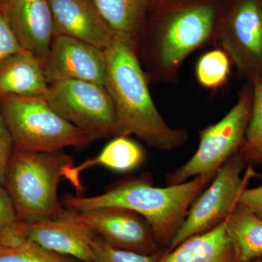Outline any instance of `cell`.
<instances>
[{"label": "cell", "instance_id": "12", "mask_svg": "<svg viewBox=\"0 0 262 262\" xmlns=\"http://www.w3.org/2000/svg\"><path fill=\"white\" fill-rule=\"evenodd\" d=\"M22 222L27 237L48 251L82 262H96L92 244L97 234L73 218L68 210L56 218Z\"/></svg>", "mask_w": 262, "mask_h": 262}, {"label": "cell", "instance_id": "26", "mask_svg": "<svg viewBox=\"0 0 262 262\" xmlns=\"http://www.w3.org/2000/svg\"><path fill=\"white\" fill-rule=\"evenodd\" d=\"M30 241L25 233L22 221L15 220L0 229V246L3 247H20Z\"/></svg>", "mask_w": 262, "mask_h": 262}, {"label": "cell", "instance_id": "30", "mask_svg": "<svg viewBox=\"0 0 262 262\" xmlns=\"http://www.w3.org/2000/svg\"><path fill=\"white\" fill-rule=\"evenodd\" d=\"M258 80L262 84V75H261V77H259V79H258Z\"/></svg>", "mask_w": 262, "mask_h": 262}, {"label": "cell", "instance_id": "14", "mask_svg": "<svg viewBox=\"0 0 262 262\" xmlns=\"http://www.w3.org/2000/svg\"><path fill=\"white\" fill-rule=\"evenodd\" d=\"M0 8L22 48L43 61L55 35L49 0H0Z\"/></svg>", "mask_w": 262, "mask_h": 262}, {"label": "cell", "instance_id": "3", "mask_svg": "<svg viewBox=\"0 0 262 262\" xmlns=\"http://www.w3.org/2000/svg\"><path fill=\"white\" fill-rule=\"evenodd\" d=\"M214 177L199 176L192 180L166 187H155L151 176L124 179L102 194L93 196L65 194L61 203L68 211L80 212L118 207L141 215L148 222L160 248L167 247L175 237L194 200Z\"/></svg>", "mask_w": 262, "mask_h": 262}, {"label": "cell", "instance_id": "17", "mask_svg": "<svg viewBox=\"0 0 262 262\" xmlns=\"http://www.w3.org/2000/svg\"><path fill=\"white\" fill-rule=\"evenodd\" d=\"M103 18L118 35L137 44L153 0H93Z\"/></svg>", "mask_w": 262, "mask_h": 262}, {"label": "cell", "instance_id": "4", "mask_svg": "<svg viewBox=\"0 0 262 262\" xmlns=\"http://www.w3.org/2000/svg\"><path fill=\"white\" fill-rule=\"evenodd\" d=\"M73 164L60 151L13 149L4 187L18 220L30 222L60 216L65 211L58 196L63 170Z\"/></svg>", "mask_w": 262, "mask_h": 262}, {"label": "cell", "instance_id": "15", "mask_svg": "<svg viewBox=\"0 0 262 262\" xmlns=\"http://www.w3.org/2000/svg\"><path fill=\"white\" fill-rule=\"evenodd\" d=\"M42 61L22 50L0 63V96L45 97L48 88Z\"/></svg>", "mask_w": 262, "mask_h": 262}, {"label": "cell", "instance_id": "16", "mask_svg": "<svg viewBox=\"0 0 262 262\" xmlns=\"http://www.w3.org/2000/svg\"><path fill=\"white\" fill-rule=\"evenodd\" d=\"M226 221L186 239L170 252L163 253L157 262H235Z\"/></svg>", "mask_w": 262, "mask_h": 262}, {"label": "cell", "instance_id": "9", "mask_svg": "<svg viewBox=\"0 0 262 262\" xmlns=\"http://www.w3.org/2000/svg\"><path fill=\"white\" fill-rule=\"evenodd\" d=\"M215 40L241 75H262V0H225Z\"/></svg>", "mask_w": 262, "mask_h": 262}, {"label": "cell", "instance_id": "10", "mask_svg": "<svg viewBox=\"0 0 262 262\" xmlns=\"http://www.w3.org/2000/svg\"><path fill=\"white\" fill-rule=\"evenodd\" d=\"M69 211L113 247L150 256L163 253L149 224L136 212L118 207Z\"/></svg>", "mask_w": 262, "mask_h": 262}, {"label": "cell", "instance_id": "5", "mask_svg": "<svg viewBox=\"0 0 262 262\" xmlns=\"http://www.w3.org/2000/svg\"><path fill=\"white\" fill-rule=\"evenodd\" d=\"M0 107L15 149L60 151L89 145L95 140L60 116L45 97L2 96Z\"/></svg>", "mask_w": 262, "mask_h": 262}, {"label": "cell", "instance_id": "8", "mask_svg": "<svg viewBox=\"0 0 262 262\" xmlns=\"http://www.w3.org/2000/svg\"><path fill=\"white\" fill-rule=\"evenodd\" d=\"M45 98L60 116L95 140L120 136L113 101L102 84L58 81L48 84Z\"/></svg>", "mask_w": 262, "mask_h": 262}, {"label": "cell", "instance_id": "11", "mask_svg": "<svg viewBox=\"0 0 262 262\" xmlns=\"http://www.w3.org/2000/svg\"><path fill=\"white\" fill-rule=\"evenodd\" d=\"M42 65L48 84L75 80L105 85L107 80L104 51L69 36L55 34Z\"/></svg>", "mask_w": 262, "mask_h": 262}, {"label": "cell", "instance_id": "24", "mask_svg": "<svg viewBox=\"0 0 262 262\" xmlns=\"http://www.w3.org/2000/svg\"><path fill=\"white\" fill-rule=\"evenodd\" d=\"M14 144L0 107V184L5 185Z\"/></svg>", "mask_w": 262, "mask_h": 262}, {"label": "cell", "instance_id": "28", "mask_svg": "<svg viewBox=\"0 0 262 262\" xmlns=\"http://www.w3.org/2000/svg\"><path fill=\"white\" fill-rule=\"evenodd\" d=\"M18 220L14 205L9 193L0 184V229Z\"/></svg>", "mask_w": 262, "mask_h": 262}, {"label": "cell", "instance_id": "21", "mask_svg": "<svg viewBox=\"0 0 262 262\" xmlns=\"http://www.w3.org/2000/svg\"><path fill=\"white\" fill-rule=\"evenodd\" d=\"M230 59L223 50L207 52L198 60L196 77L198 82L206 89H216L228 80Z\"/></svg>", "mask_w": 262, "mask_h": 262}, {"label": "cell", "instance_id": "13", "mask_svg": "<svg viewBox=\"0 0 262 262\" xmlns=\"http://www.w3.org/2000/svg\"><path fill=\"white\" fill-rule=\"evenodd\" d=\"M54 34L69 36L104 51L117 34L93 0H49Z\"/></svg>", "mask_w": 262, "mask_h": 262}, {"label": "cell", "instance_id": "27", "mask_svg": "<svg viewBox=\"0 0 262 262\" xmlns=\"http://www.w3.org/2000/svg\"><path fill=\"white\" fill-rule=\"evenodd\" d=\"M238 203L262 220V184L256 187L245 189L239 196Z\"/></svg>", "mask_w": 262, "mask_h": 262}, {"label": "cell", "instance_id": "7", "mask_svg": "<svg viewBox=\"0 0 262 262\" xmlns=\"http://www.w3.org/2000/svg\"><path fill=\"white\" fill-rule=\"evenodd\" d=\"M246 165L237 153L222 165L211 184L193 202L185 220L163 253L170 252L186 239L208 232L227 220L250 180L257 175L251 164L243 174Z\"/></svg>", "mask_w": 262, "mask_h": 262}, {"label": "cell", "instance_id": "18", "mask_svg": "<svg viewBox=\"0 0 262 262\" xmlns=\"http://www.w3.org/2000/svg\"><path fill=\"white\" fill-rule=\"evenodd\" d=\"M235 262H253L262 256V220L238 203L227 221Z\"/></svg>", "mask_w": 262, "mask_h": 262}, {"label": "cell", "instance_id": "23", "mask_svg": "<svg viewBox=\"0 0 262 262\" xmlns=\"http://www.w3.org/2000/svg\"><path fill=\"white\" fill-rule=\"evenodd\" d=\"M96 262H157L161 256H150L113 247L96 234L92 244Z\"/></svg>", "mask_w": 262, "mask_h": 262}, {"label": "cell", "instance_id": "31", "mask_svg": "<svg viewBox=\"0 0 262 262\" xmlns=\"http://www.w3.org/2000/svg\"><path fill=\"white\" fill-rule=\"evenodd\" d=\"M153 1H160V0H153Z\"/></svg>", "mask_w": 262, "mask_h": 262}, {"label": "cell", "instance_id": "6", "mask_svg": "<svg viewBox=\"0 0 262 262\" xmlns=\"http://www.w3.org/2000/svg\"><path fill=\"white\" fill-rule=\"evenodd\" d=\"M252 103L253 86L244 89L237 102L222 120L201 131L195 152L187 163L166 176L168 186L182 184L199 176L214 177L244 144Z\"/></svg>", "mask_w": 262, "mask_h": 262}, {"label": "cell", "instance_id": "19", "mask_svg": "<svg viewBox=\"0 0 262 262\" xmlns=\"http://www.w3.org/2000/svg\"><path fill=\"white\" fill-rule=\"evenodd\" d=\"M144 160V151L136 141L126 136H118L108 142L102 151L95 157L81 163L73 165L71 173L75 178H80L84 170L95 166L105 168L126 173L139 168Z\"/></svg>", "mask_w": 262, "mask_h": 262}, {"label": "cell", "instance_id": "22", "mask_svg": "<svg viewBox=\"0 0 262 262\" xmlns=\"http://www.w3.org/2000/svg\"><path fill=\"white\" fill-rule=\"evenodd\" d=\"M0 262H82L70 256L53 253L34 241L17 248L0 246Z\"/></svg>", "mask_w": 262, "mask_h": 262}, {"label": "cell", "instance_id": "25", "mask_svg": "<svg viewBox=\"0 0 262 262\" xmlns=\"http://www.w3.org/2000/svg\"><path fill=\"white\" fill-rule=\"evenodd\" d=\"M22 50L23 48L0 8V63Z\"/></svg>", "mask_w": 262, "mask_h": 262}, {"label": "cell", "instance_id": "29", "mask_svg": "<svg viewBox=\"0 0 262 262\" xmlns=\"http://www.w3.org/2000/svg\"><path fill=\"white\" fill-rule=\"evenodd\" d=\"M253 262H262V256L261 257L257 258V259L254 260Z\"/></svg>", "mask_w": 262, "mask_h": 262}, {"label": "cell", "instance_id": "2", "mask_svg": "<svg viewBox=\"0 0 262 262\" xmlns=\"http://www.w3.org/2000/svg\"><path fill=\"white\" fill-rule=\"evenodd\" d=\"M104 53L107 65L104 87L113 102L120 136L133 134L163 151L184 145L189 140L187 130L168 125L155 106L136 43L117 34Z\"/></svg>", "mask_w": 262, "mask_h": 262}, {"label": "cell", "instance_id": "1", "mask_svg": "<svg viewBox=\"0 0 262 262\" xmlns=\"http://www.w3.org/2000/svg\"><path fill=\"white\" fill-rule=\"evenodd\" d=\"M225 0L153 1L137 54L148 79L174 84L191 53L215 40Z\"/></svg>", "mask_w": 262, "mask_h": 262}, {"label": "cell", "instance_id": "20", "mask_svg": "<svg viewBox=\"0 0 262 262\" xmlns=\"http://www.w3.org/2000/svg\"><path fill=\"white\" fill-rule=\"evenodd\" d=\"M253 103L244 144L238 154L246 163H262V84L253 80Z\"/></svg>", "mask_w": 262, "mask_h": 262}]
</instances>
